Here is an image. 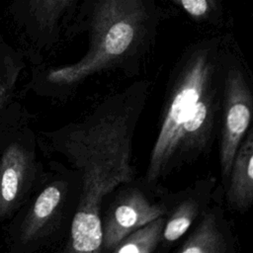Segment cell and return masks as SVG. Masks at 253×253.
I'll use <instances>...</instances> for the list:
<instances>
[{"label":"cell","mask_w":253,"mask_h":253,"mask_svg":"<svg viewBox=\"0 0 253 253\" xmlns=\"http://www.w3.org/2000/svg\"><path fill=\"white\" fill-rule=\"evenodd\" d=\"M149 87L146 80L134 82L80 120L38 133L41 152L63 158L81 178L79 204L62 252H102L103 204L134 178L132 138Z\"/></svg>","instance_id":"1"},{"label":"cell","mask_w":253,"mask_h":253,"mask_svg":"<svg viewBox=\"0 0 253 253\" xmlns=\"http://www.w3.org/2000/svg\"><path fill=\"white\" fill-rule=\"evenodd\" d=\"M226 57L217 41H208L192 47L179 61L150 152L145 173L148 184L210 149L221 114Z\"/></svg>","instance_id":"2"},{"label":"cell","mask_w":253,"mask_h":253,"mask_svg":"<svg viewBox=\"0 0 253 253\" xmlns=\"http://www.w3.org/2000/svg\"><path fill=\"white\" fill-rule=\"evenodd\" d=\"M155 20L148 0H99L86 53L69 64H34L23 91L63 101L90 76L135 63L153 36Z\"/></svg>","instance_id":"3"},{"label":"cell","mask_w":253,"mask_h":253,"mask_svg":"<svg viewBox=\"0 0 253 253\" xmlns=\"http://www.w3.org/2000/svg\"><path fill=\"white\" fill-rule=\"evenodd\" d=\"M80 194L77 171L57 159L50 160L42 185L5 223L4 241L9 252L35 253L64 246Z\"/></svg>","instance_id":"4"},{"label":"cell","mask_w":253,"mask_h":253,"mask_svg":"<svg viewBox=\"0 0 253 253\" xmlns=\"http://www.w3.org/2000/svg\"><path fill=\"white\" fill-rule=\"evenodd\" d=\"M31 114L0 126V223L5 224L43 182L47 169L40 157Z\"/></svg>","instance_id":"5"},{"label":"cell","mask_w":253,"mask_h":253,"mask_svg":"<svg viewBox=\"0 0 253 253\" xmlns=\"http://www.w3.org/2000/svg\"><path fill=\"white\" fill-rule=\"evenodd\" d=\"M253 119V91L243 68L227 62L221 105L220 171L226 184L235 153Z\"/></svg>","instance_id":"6"},{"label":"cell","mask_w":253,"mask_h":253,"mask_svg":"<svg viewBox=\"0 0 253 253\" xmlns=\"http://www.w3.org/2000/svg\"><path fill=\"white\" fill-rule=\"evenodd\" d=\"M167 212L165 204L151 201L139 188L119 192L106 211L101 213L102 252H112L129 233Z\"/></svg>","instance_id":"7"},{"label":"cell","mask_w":253,"mask_h":253,"mask_svg":"<svg viewBox=\"0 0 253 253\" xmlns=\"http://www.w3.org/2000/svg\"><path fill=\"white\" fill-rule=\"evenodd\" d=\"M32 8L25 21L33 51V64L42 62L41 53L51 48L59 39V21L74 0H29Z\"/></svg>","instance_id":"8"},{"label":"cell","mask_w":253,"mask_h":253,"mask_svg":"<svg viewBox=\"0 0 253 253\" xmlns=\"http://www.w3.org/2000/svg\"><path fill=\"white\" fill-rule=\"evenodd\" d=\"M228 206L239 212L253 205V126L241 141L226 182Z\"/></svg>","instance_id":"9"},{"label":"cell","mask_w":253,"mask_h":253,"mask_svg":"<svg viewBox=\"0 0 253 253\" xmlns=\"http://www.w3.org/2000/svg\"><path fill=\"white\" fill-rule=\"evenodd\" d=\"M225 220L217 208L206 209L195 230L183 242L178 253H227L232 239L225 231Z\"/></svg>","instance_id":"10"},{"label":"cell","mask_w":253,"mask_h":253,"mask_svg":"<svg viewBox=\"0 0 253 253\" xmlns=\"http://www.w3.org/2000/svg\"><path fill=\"white\" fill-rule=\"evenodd\" d=\"M214 185L213 179H207L197 183L194 188L176 204L166 218L162 241L173 243L180 239L193 222L206 210L209 197Z\"/></svg>","instance_id":"11"},{"label":"cell","mask_w":253,"mask_h":253,"mask_svg":"<svg viewBox=\"0 0 253 253\" xmlns=\"http://www.w3.org/2000/svg\"><path fill=\"white\" fill-rule=\"evenodd\" d=\"M25 67L21 53L0 44V126L28 113L16 94Z\"/></svg>","instance_id":"12"},{"label":"cell","mask_w":253,"mask_h":253,"mask_svg":"<svg viewBox=\"0 0 253 253\" xmlns=\"http://www.w3.org/2000/svg\"><path fill=\"white\" fill-rule=\"evenodd\" d=\"M166 217L161 215L126 236L113 253H152L162 242Z\"/></svg>","instance_id":"13"},{"label":"cell","mask_w":253,"mask_h":253,"mask_svg":"<svg viewBox=\"0 0 253 253\" xmlns=\"http://www.w3.org/2000/svg\"><path fill=\"white\" fill-rule=\"evenodd\" d=\"M196 22H212L221 12L219 0H170Z\"/></svg>","instance_id":"14"},{"label":"cell","mask_w":253,"mask_h":253,"mask_svg":"<svg viewBox=\"0 0 253 253\" xmlns=\"http://www.w3.org/2000/svg\"><path fill=\"white\" fill-rule=\"evenodd\" d=\"M252 1H253V0H252Z\"/></svg>","instance_id":"15"}]
</instances>
